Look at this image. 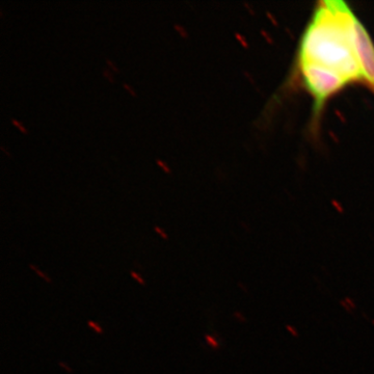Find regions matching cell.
I'll return each instance as SVG.
<instances>
[{"label": "cell", "mask_w": 374, "mask_h": 374, "mask_svg": "<svg viewBox=\"0 0 374 374\" xmlns=\"http://www.w3.org/2000/svg\"><path fill=\"white\" fill-rule=\"evenodd\" d=\"M58 365H59V366H61V367L62 368V369H65V371H68V372H69V373H72V371H73V370L71 369V368L69 367V365H68V364H65V363H64V362H59V363H58Z\"/></svg>", "instance_id": "obj_12"}, {"label": "cell", "mask_w": 374, "mask_h": 374, "mask_svg": "<svg viewBox=\"0 0 374 374\" xmlns=\"http://www.w3.org/2000/svg\"><path fill=\"white\" fill-rule=\"evenodd\" d=\"M155 161H156V163L159 165V166H160L162 170H164L165 173H167V174H170V167H168V165L166 164V163H164L163 161L162 160H160V159H158V158H156L155 159Z\"/></svg>", "instance_id": "obj_6"}, {"label": "cell", "mask_w": 374, "mask_h": 374, "mask_svg": "<svg viewBox=\"0 0 374 374\" xmlns=\"http://www.w3.org/2000/svg\"><path fill=\"white\" fill-rule=\"evenodd\" d=\"M1 150H2V151H3V152H4L5 154H6V155H7V156H11V154H10V152H7V151H6V150H5V149H4V147H3V145H1Z\"/></svg>", "instance_id": "obj_15"}, {"label": "cell", "mask_w": 374, "mask_h": 374, "mask_svg": "<svg viewBox=\"0 0 374 374\" xmlns=\"http://www.w3.org/2000/svg\"><path fill=\"white\" fill-rule=\"evenodd\" d=\"M205 339H206L207 343L209 344L211 347H213V348H218L217 341H216V340L214 339L212 336H210V335H205Z\"/></svg>", "instance_id": "obj_5"}, {"label": "cell", "mask_w": 374, "mask_h": 374, "mask_svg": "<svg viewBox=\"0 0 374 374\" xmlns=\"http://www.w3.org/2000/svg\"><path fill=\"white\" fill-rule=\"evenodd\" d=\"M12 123H13V124H14V125H15V126H16V127H18V128H19V129H20V130H21V131H22V132H23V133H25V134H26V133H27V129H26V128H25V127L23 126V125H22V124H21V123H20L19 121H17V120H16V119H12Z\"/></svg>", "instance_id": "obj_9"}, {"label": "cell", "mask_w": 374, "mask_h": 374, "mask_svg": "<svg viewBox=\"0 0 374 374\" xmlns=\"http://www.w3.org/2000/svg\"><path fill=\"white\" fill-rule=\"evenodd\" d=\"M87 325H88V326H90V328H93V330H95L97 334H103V333H104V332H103V328L100 326V324L96 323V322H94V321H88V322H87Z\"/></svg>", "instance_id": "obj_4"}, {"label": "cell", "mask_w": 374, "mask_h": 374, "mask_svg": "<svg viewBox=\"0 0 374 374\" xmlns=\"http://www.w3.org/2000/svg\"><path fill=\"white\" fill-rule=\"evenodd\" d=\"M355 40L364 80L363 86L374 96V42L359 18L355 22Z\"/></svg>", "instance_id": "obj_2"}, {"label": "cell", "mask_w": 374, "mask_h": 374, "mask_svg": "<svg viewBox=\"0 0 374 374\" xmlns=\"http://www.w3.org/2000/svg\"><path fill=\"white\" fill-rule=\"evenodd\" d=\"M355 15L342 0L315 4L296 49L292 83L312 100L317 130L328 102L350 85L364 84L355 40Z\"/></svg>", "instance_id": "obj_1"}, {"label": "cell", "mask_w": 374, "mask_h": 374, "mask_svg": "<svg viewBox=\"0 0 374 374\" xmlns=\"http://www.w3.org/2000/svg\"><path fill=\"white\" fill-rule=\"evenodd\" d=\"M154 230H155V231H156V233H158V234H159V235H160V236H161V237H162V238H163V239H166V240H167V239H168V236H167V234H166V233H165V232H164V231H163V230H162V229H161V228H160V227H158V225H155V227H154Z\"/></svg>", "instance_id": "obj_10"}, {"label": "cell", "mask_w": 374, "mask_h": 374, "mask_svg": "<svg viewBox=\"0 0 374 374\" xmlns=\"http://www.w3.org/2000/svg\"><path fill=\"white\" fill-rule=\"evenodd\" d=\"M130 275H131V276H132V278H133L134 279H136V281H137V282H138L141 285H142V286H145V279H142L141 276L138 275V273H136L135 271H131V272H130Z\"/></svg>", "instance_id": "obj_7"}, {"label": "cell", "mask_w": 374, "mask_h": 374, "mask_svg": "<svg viewBox=\"0 0 374 374\" xmlns=\"http://www.w3.org/2000/svg\"><path fill=\"white\" fill-rule=\"evenodd\" d=\"M174 27H175V29H177L180 32V35H181L182 36H184V38H187L188 36V33H187V31L185 30V28L182 26V25H180V24H174Z\"/></svg>", "instance_id": "obj_8"}, {"label": "cell", "mask_w": 374, "mask_h": 374, "mask_svg": "<svg viewBox=\"0 0 374 374\" xmlns=\"http://www.w3.org/2000/svg\"><path fill=\"white\" fill-rule=\"evenodd\" d=\"M103 75H104L105 77H106L107 79H109V81H111V82H113V81H115V79H113L112 75H111L110 71L108 70V68H105V69L103 70Z\"/></svg>", "instance_id": "obj_11"}, {"label": "cell", "mask_w": 374, "mask_h": 374, "mask_svg": "<svg viewBox=\"0 0 374 374\" xmlns=\"http://www.w3.org/2000/svg\"><path fill=\"white\" fill-rule=\"evenodd\" d=\"M123 86H124L125 88H126V90H127L128 92H129V93H130L132 96H136V94H135V92H134V90H132V88H131V87L129 86V85L127 84V83H125V82H124V83H123Z\"/></svg>", "instance_id": "obj_14"}, {"label": "cell", "mask_w": 374, "mask_h": 374, "mask_svg": "<svg viewBox=\"0 0 374 374\" xmlns=\"http://www.w3.org/2000/svg\"><path fill=\"white\" fill-rule=\"evenodd\" d=\"M29 268H30L31 270H33V271H35V272L36 273V275H38L40 276V278H42L43 279H44L45 282L49 283V284H51V283H52V279H51V278H49V276H48V275H45V273L43 272V271H41L40 269H38V268H36V265L29 264Z\"/></svg>", "instance_id": "obj_3"}, {"label": "cell", "mask_w": 374, "mask_h": 374, "mask_svg": "<svg viewBox=\"0 0 374 374\" xmlns=\"http://www.w3.org/2000/svg\"><path fill=\"white\" fill-rule=\"evenodd\" d=\"M105 61H106V64H107L108 65H109V68H111V69H112L113 71H115V72H119V69L116 67L115 65L112 64V62L110 61V59H109V58L106 57V58H105Z\"/></svg>", "instance_id": "obj_13"}]
</instances>
